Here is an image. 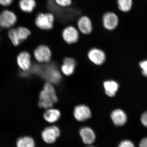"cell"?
Segmentation results:
<instances>
[{
  "mask_svg": "<svg viewBox=\"0 0 147 147\" xmlns=\"http://www.w3.org/2000/svg\"><path fill=\"white\" fill-rule=\"evenodd\" d=\"M34 72L39 74L48 83L52 84H59L61 81V74L57 65L50 64L45 66H34Z\"/></svg>",
  "mask_w": 147,
  "mask_h": 147,
  "instance_id": "1",
  "label": "cell"
},
{
  "mask_svg": "<svg viewBox=\"0 0 147 147\" xmlns=\"http://www.w3.org/2000/svg\"><path fill=\"white\" fill-rule=\"evenodd\" d=\"M58 98L53 84L46 83L40 93L38 105L40 108L47 109L52 108L58 102Z\"/></svg>",
  "mask_w": 147,
  "mask_h": 147,
  "instance_id": "2",
  "label": "cell"
},
{
  "mask_svg": "<svg viewBox=\"0 0 147 147\" xmlns=\"http://www.w3.org/2000/svg\"><path fill=\"white\" fill-rule=\"evenodd\" d=\"M31 34V32L27 28L19 27L11 29L8 32V36L12 44L18 46L21 42L26 39Z\"/></svg>",
  "mask_w": 147,
  "mask_h": 147,
  "instance_id": "3",
  "label": "cell"
},
{
  "mask_svg": "<svg viewBox=\"0 0 147 147\" xmlns=\"http://www.w3.org/2000/svg\"><path fill=\"white\" fill-rule=\"evenodd\" d=\"M54 20V16L52 13H40L36 18L35 24L41 30H50L53 28Z\"/></svg>",
  "mask_w": 147,
  "mask_h": 147,
  "instance_id": "4",
  "label": "cell"
},
{
  "mask_svg": "<svg viewBox=\"0 0 147 147\" xmlns=\"http://www.w3.org/2000/svg\"><path fill=\"white\" fill-rule=\"evenodd\" d=\"M60 134L59 128L57 126L53 125L44 129L41 133V137L45 143L53 144L56 142Z\"/></svg>",
  "mask_w": 147,
  "mask_h": 147,
  "instance_id": "5",
  "label": "cell"
},
{
  "mask_svg": "<svg viewBox=\"0 0 147 147\" xmlns=\"http://www.w3.org/2000/svg\"><path fill=\"white\" fill-rule=\"evenodd\" d=\"M34 57L38 62L47 63L52 57V52L49 47L45 45L38 46L34 51Z\"/></svg>",
  "mask_w": 147,
  "mask_h": 147,
  "instance_id": "6",
  "label": "cell"
},
{
  "mask_svg": "<svg viewBox=\"0 0 147 147\" xmlns=\"http://www.w3.org/2000/svg\"><path fill=\"white\" fill-rule=\"evenodd\" d=\"M17 21L15 13L8 10L3 11L0 13V26L9 28L13 26Z\"/></svg>",
  "mask_w": 147,
  "mask_h": 147,
  "instance_id": "7",
  "label": "cell"
},
{
  "mask_svg": "<svg viewBox=\"0 0 147 147\" xmlns=\"http://www.w3.org/2000/svg\"><path fill=\"white\" fill-rule=\"evenodd\" d=\"M73 115L76 120L78 121L83 122L91 117L92 112L88 106L81 104L77 105L74 108Z\"/></svg>",
  "mask_w": 147,
  "mask_h": 147,
  "instance_id": "8",
  "label": "cell"
},
{
  "mask_svg": "<svg viewBox=\"0 0 147 147\" xmlns=\"http://www.w3.org/2000/svg\"><path fill=\"white\" fill-rule=\"evenodd\" d=\"M88 56L90 61L96 65L103 64L106 60L105 53L98 48H92L89 51Z\"/></svg>",
  "mask_w": 147,
  "mask_h": 147,
  "instance_id": "9",
  "label": "cell"
},
{
  "mask_svg": "<svg viewBox=\"0 0 147 147\" xmlns=\"http://www.w3.org/2000/svg\"><path fill=\"white\" fill-rule=\"evenodd\" d=\"M103 26L108 30H113L117 27L119 18L115 13L108 12L105 13L102 17Z\"/></svg>",
  "mask_w": 147,
  "mask_h": 147,
  "instance_id": "10",
  "label": "cell"
},
{
  "mask_svg": "<svg viewBox=\"0 0 147 147\" xmlns=\"http://www.w3.org/2000/svg\"><path fill=\"white\" fill-rule=\"evenodd\" d=\"M63 38L69 44H73L77 42L79 38V33L76 28L68 26L65 28L62 32Z\"/></svg>",
  "mask_w": 147,
  "mask_h": 147,
  "instance_id": "11",
  "label": "cell"
},
{
  "mask_svg": "<svg viewBox=\"0 0 147 147\" xmlns=\"http://www.w3.org/2000/svg\"><path fill=\"white\" fill-rule=\"evenodd\" d=\"M17 62L18 66L23 71H28L31 68L30 55L27 52L20 53L17 57Z\"/></svg>",
  "mask_w": 147,
  "mask_h": 147,
  "instance_id": "12",
  "label": "cell"
},
{
  "mask_svg": "<svg viewBox=\"0 0 147 147\" xmlns=\"http://www.w3.org/2000/svg\"><path fill=\"white\" fill-rule=\"evenodd\" d=\"M111 119L113 123L117 126L124 125L127 121L126 114L120 109L113 110L111 114Z\"/></svg>",
  "mask_w": 147,
  "mask_h": 147,
  "instance_id": "13",
  "label": "cell"
},
{
  "mask_svg": "<svg viewBox=\"0 0 147 147\" xmlns=\"http://www.w3.org/2000/svg\"><path fill=\"white\" fill-rule=\"evenodd\" d=\"M79 134L85 144L91 145L95 140V134L92 129L90 127H82L79 131Z\"/></svg>",
  "mask_w": 147,
  "mask_h": 147,
  "instance_id": "14",
  "label": "cell"
},
{
  "mask_svg": "<svg viewBox=\"0 0 147 147\" xmlns=\"http://www.w3.org/2000/svg\"><path fill=\"white\" fill-rule=\"evenodd\" d=\"M76 66V62L74 59L66 57L64 59L63 64L61 66V71L64 75L70 76L74 73Z\"/></svg>",
  "mask_w": 147,
  "mask_h": 147,
  "instance_id": "15",
  "label": "cell"
},
{
  "mask_svg": "<svg viewBox=\"0 0 147 147\" xmlns=\"http://www.w3.org/2000/svg\"><path fill=\"white\" fill-rule=\"evenodd\" d=\"M78 27L80 31L84 34L91 33L92 26L90 19L86 16H82L78 21Z\"/></svg>",
  "mask_w": 147,
  "mask_h": 147,
  "instance_id": "16",
  "label": "cell"
},
{
  "mask_svg": "<svg viewBox=\"0 0 147 147\" xmlns=\"http://www.w3.org/2000/svg\"><path fill=\"white\" fill-rule=\"evenodd\" d=\"M103 88L105 94L110 97L115 96L119 89V84L114 80H107L103 82Z\"/></svg>",
  "mask_w": 147,
  "mask_h": 147,
  "instance_id": "17",
  "label": "cell"
},
{
  "mask_svg": "<svg viewBox=\"0 0 147 147\" xmlns=\"http://www.w3.org/2000/svg\"><path fill=\"white\" fill-rule=\"evenodd\" d=\"M61 116L59 110L52 108L47 109L43 114V117L45 120L50 123H54L57 121Z\"/></svg>",
  "mask_w": 147,
  "mask_h": 147,
  "instance_id": "18",
  "label": "cell"
},
{
  "mask_svg": "<svg viewBox=\"0 0 147 147\" xmlns=\"http://www.w3.org/2000/svg\"><path fill=\"white\" fill-rule=\"evenodd\" d=\"M17 147H35V142L30 136L19 137L16 141Z\"/></svg>",
  "mask_w": 147,
  "mask_h": 147,
  "instance_id": "19",
  "label": "cell"
},
{
  "mask_svg": "<svg viewBox=\"0 0 147 147\" xmlns=\"http://www.w3.org/2000/svg\"><path fill=\"white\" fill-rule=\"evenodd\" d=\"M19 7L24 12L30 13L36 7V3L35 0H20Z\"/></svg>",
  "mask_w": 147,
  "mask_h": 147,
  "instance_id": "20",
  "label": "cell"
},
{
  "mask_svg": "<svg viewBox=\"0 0 147 147\" xmlns=\"http://www.w3.org/2000/svg\"><path fill=\"white\" fill-rule=\"evenodd\" d=\"M119 9L124 12H127L131 10L133 5L132 0H117Z\"/></svg>",
  "mask_w": 147,
  "mask_h": 147,
  "instance_id": "21",
  "label": "cell"
},
{
  "mask_svg": "<svg viewBox=\"0 0 147 147\" xmlns=\"http://www.w3.org/2000/svg\"><path fill=\"white\" fill-rule=\"evenodd\" d=\"M58 5L63 7H66L71 5V0H55Z\"/></svg>",
  "mask_w": 147,
  "mask_h": 147,
  "instance_id": "22",
  "label": "cell"
},
{
  "mask_svg": "<svg viewBox=\"0 0 147 147\" xmlns=\"http://www.w3.org/2000/svg\"><path fill=\"white\" fill-rule=\"evenodd\" d=\"M139 66L142 69V73L144 76L147 77V60L142 61L139 63Z\"/></svg>",
  "mask_w": 147,
  "mask_h": 147,
  "instance_id": "23",
  "label": "cell"
},
{
  "mask_svg": "<svg viewBox=\"0 0 147 147\" xmlns=\"http://www.w3.org/2000/svg\"><path fill=\"white\" fill-rule=\"evenodd\" d=\"M118 147H135L134 144L128 140L122 141L119 144Z\"/></svg>",
  "mask_w": 147,
  "mask_h": 147,
  "instance_id": "24",
  "label": "cell"
},
{
  "mask_svg": "<svg viewBox=\"0 0 147 147\" xmlns=\"http://www.w3.org/2000/svg\"><path fill=\"white\" fill-rule=\"evenodd\" d=\"M141 120L142 124L144 126L147 127V111L142 114L141 116Z\"/></svg>",
  "mask_w": 147,
  "mask_h": 147,
  "instance_id": "25",
  "label": "cell"
},
{
  "mask_svg": "<svg viewBox=\"0 0 147 147\" xmlns=\"http://www.w3.org/2000/svg\"><path fill=\"white\" fill-rule=\"evenodd\" d=\"M12 1L13 0H0V5L4 6H7L11 4Z\"/></svg>",
  "mask_w": 147,
  "mask_h": 147,
  "instance_id": "26",
  "label": "cell"
},
{
  "mask_svg": "<svg viewBox=\"0 0 147 147\" xmlns=\"http://www.w3.org/2000/svg\"><path fill=\"white\" fill-rule=\"evenodd\" d=\"M139 147H147V137L142 139L139 144Z\"/></svg>",
  "mask_w": 147,
  "mask_h": 147,
  "instance_id": "27",
  "label": "cell"
},
{
  "mask_svg": "<svg viewBox=\"0 0 147 147\" xmlns=\"http://www.w3.org/2000/svg\"><path fill=\"white\" fill-rule=\"evenodd\" d=\"M95 147L94 146H88V147Z\"/></svg>",
  "mask_w": 147,
  "mask_h": 147,
  "instance_id": "28",
  "label": "cell"
}]
</instances>
